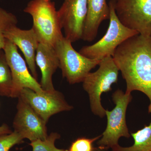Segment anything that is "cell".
<instances>
[{
	"label": "cell",
	"instance_id": "7a4b0ae2",
	"mask_svg": "<svg viewBox=\"0 0 151 151\" xmlns=\"http://www.w3.org/2000/svg\"><path fill=\"white\" fill-rule=\"evenodd\" d=\"M95 72L89 73L82 81L83 89L89 95L91 111L100 118L105 116L106 110L101 103L103 93L112 90V85L118 81L119 69L112 56L101 60Z\"/></svg>",
	"mask_w": 151,
	"mask_h": 151
},
{
	"label": "cell",
	"instance_id": "d4e9b609",
	"mask_svg": "<svg viewBox=\"0 0 151 151\" xmlns=\"http://www.w3.org/2000/svg\"><path fill=\"white\" fill-rule=\"evenodd\" d=\"M0 1H1V0H0Z\"/></svg>",
	"mask_w": 151,
	"mask_h": 151
},
{
	"label": "cell",
	"instance_id": "3957f363",
	"mask_svg": "<svg viewBox=\"0 0 151 151\" xmlns=\"http://www.w3.org/2000/svg\"><path fill=\"white\" fill-rule=\"evenodd\" d=\"M31 16L33 29L40 43L54 47L63 37L58 11L53 2L32 0L24 10Z\"/></svg>",
	"mask_w": 151,
	"mask_h": 151
},
{
	"label": "cell",
	"instance_id": "ac0fdd59",
	"mask_svg": "<svg viewBox=\"0 0 151 151\" xmlns=\"http://www.w3.org/2000/svg\"><path fill=\"white\" fill-rule=\"evenodd\" d=\"M60 138V135L56 132H52L44 140L38 139L31 142L29 145L32 151H68L67 150L58 148L55 142Z\"/></svg>",
	"mask_w": 151,
	"mask_h": 151
},
{
	"label": "cell",
	"instance_id": "ba28073f",
	"mask_svg": "<svg viewBox=\"0 0 151 151\" xmlns=\"http://www.w3.org/2000/svg\"><path fill=\"white\" fill-rule=\"evenodd\" d=\"M7 62L10 69L12 78V98H18L22 89L29 88L37 93L42 94L44 90L37 80L30 73L27 63L19 53L17 47L9 40L6 39L3 49Z\"/></svg>",
	"mask_w": 151,
	"mask_h": 151
},
{
	"label": "cell",
	"instance_id": "2e32d148",
	"mask_svg": "<svg viewBox=\"0 0 151 151\" xmlns=\"http://www.w3.org/2000/svg\"><path fill=\"white\" fill-rule=\"evenodd\" d=\"M12 78L4 50H0V95L10 97L12 91Z\"/></svg>",
	"mask_w": 151,
	"mask_h": 151
},
{
	"label": "cell",
	"instance_id": "30bf717a",
	"mask_svg": "<svg viewBox=\"0 0 151 151\" xmlns=\"http://www.w3.org/2000/svg\"><path fill=\"white\" fill-rule=\"evenodd\" d=\"M57 11L65 37L72 43L82 39L87 13V0H64Z\"/></svg>",
	"mask_w": 151,
	"mask_h": 151
},
{
	"label": "cell",
	"instance_id": "9a60e30c",
	"mask_svg": "<svg viewBox=\"0 0 151 151\" xmlns=\"http://www.w3.org/2000/svg\"><path fill=\"white\" fill-rule=\"evenodd\" d=\"M148 111L151 113V103L149 105ZM131 135L134 140L132 146L122 147L119 145L112 149V151H151V122L149 126L131 133Z\"/></svg>",
	"mask_w": 151,
	"mask_h": 151
},
{
	"label": "cell",
	"instance_id": "9c48e42d",
	"mask_svg": "<svg viewBox=\"0 0 151 151\" xmlns=\"http://www.w3.org/2000/svg\"><path fill=\"white\" fill-rule=\"evenodd\" d=\"M19 97L30 105L46 123L53 115L71 111L73 108L67 103L63 94L55 89L40 94L25 88L22 89Z\"/></svg>",
	"mask_w": 151,
	"mask_h": 151
},
{
	"label": "cell",
	"instance_id": "5b68a950",
	"mask_svg": "<svg viewBox=\"0 0 151 151\" xmlns=\"http://www.w3.org/2000/svg\"><path fill=\"white\" fill-rule=\"evenodd\" d=\"M112 99L115 108L111 111L106 110L107 127L97 143L99 148L102 150L113 149L119 145L120 138H129L131 136L126 122V113L132 100V94L118 89L113 93Z\"/></svg>",
	"mask_w": 151,
	"mask_h": 151
},
{
	"label": "cell",
	"instance_id": "277c9868",
	"mask_svg": "<svg viewBox=\"0 0 151 151\" xmlns=\"http://www.w3.org/2000/svg\"><path fill=\"white\" fill-rule=\"evenodd\" d=\"M108 5L110 9V23L105 35L96 43L83 47L79 50L80 54L87 58L101 60L107 57H113L120 45L128 39L139 34L121 22L116 15L112 0H110Z\"/></svg>",
	"mask_w": 151,
	"mask_h": 151
},
{
	"label": "cell",
	"instance_id": "7c38bea8",
	"mask_svg": "<svg viewBox=\"0 0 151 151\" xmlns=\"http://www.w3.org/2000/svg\"><path fill=\"white\" fill-rule=\"evenodd\" d=\"M4 35L6 39L21 50L31 73L37 80L35 57L40 41L32 28L28 30H23L15 26L7 30Z\"/></svg>",
	"mask_w": 151,
	"mask_h": 151
},
{
	"label": "cell",
	"instance_id": "44dd1931",
	"mask_svg": "<svg viewBox=\"0 0 151 151\" xmlns=\"http://www.w3.org/2000/svg\"><path fill=\"white\" fill-rule=\"evenodd\" d=\"M12 132L10 129L6 124H4L0 126V136L10 134Z\"/></svg>",
	"mask_w": 151,
	"mask_h": 151
},
{
	"label": "cell",
	"instance_id": "8fae6325",
	"mask_svg": "<svg viewBox=\"0 0 151 151\" xmlns=\"http://www.w3.org/2000/svg\"><path fill=\"white\" fill-rule=\"evenodd\" d=\"M13 121L14 131L30 142L44 140L48 137L47 123L30 105L19 97Z\"/></svg>",
	"mask_w": 151,
	"mask_h": 151
},
{
	"label": "cell",
	"instance_id": "4fadbf2b",
	"mask_svg": "<svg viewBox=\"0 0 151 151\" xmlns=\"http://www.w3.org/2000/svg\"><path fill=\"white\" fill-rule=\"evenodd\" d=\"M35 62L42 74L40 84L45 91L55 90L52 77L57 68L59 61L53 46L40 43L36 53Z\"/></svg>",
	"mask_w": 151,
	"mask_h": 151
},
{
	"label": "cell",
	"instance_id": "52a82bcc",
	"mask_svg": "<svg viewBox=\"0 0 151 151\" xmlns=\"http://www.w3.org/2000/svg\"><path fill=\"white\" fill-rule=\"evenodd\" d=\"M116 15L126 27L151 36V0H112Z\"/></svg>",
	"mask_w": 151,
	"mask_h": 151
},
{
	"label": "cell",
	"instance_id": "e0dca14e",
	"mask_svg": "<svg viewBox=\"0 0 151 151\" xmlns=\"http://www.w3.org/2000/svg\"><path fill=\"white\" fill-rule=\"evenodd\" d=\"M17 22L15 15L0 7V50H3L5 45L4 33L11 28L17 26Z\"/></svg>",
	"mask_w": 151,
	"mask_h": 151
},
{
	"label": "cell",
	"instance_id": "7402d4cb",
	"mask_svg": "<svg viewBox=\"0 0 151 151\" xmlns=\"http://www.w3.org/2000/svg\"><path fill=\"white\" fill-rule=\"evenodd\" d=\"M100 150V149L99 148H94V150L92 151H99Z\"/></svg>",
	"mask_w": 151,
	"mask_h": 151
},
{
	"label": "cell",
	"instance_id": "6da1fadb",
	"mask_svg": "<svg viewBox=\"0 0 151 151\" xmlns=\"http://www.w3.org/2000/svg\"><path fill=\"white\" fill-rule=\"evenodd\" d=\"M113 57L126 81V92H143L151 103V36L138 34L128 39Z\"/></svg>",
	"mask_w": 151,
	"mask_h": 151
},
{
	"label": "cell",
	"instance_id": "8992f818",
	"mask_svg": "<svg viewBox=\"0 0 151 151\" xmlns=\"http://www.w3.org/2000/svg\"><path fill=\"white\" fill-rule=\"evenodd\" d=\"M63 77L70 84L82 82L91 70L101 60L83 56L73 48L72 42L63 36L54 47Z\"/></svg>",
	"mask_w": 151,
	"mask_h": 151
},
{
	"label": "cell",
	"instance_id": "603a6c76",
	"mask_svg": "<svg viewBox=\"0 0 151 151\" xmlns=\"http://www.w3.org/2000/svg\"><path fill=\"white\" fill-rule=\"evenodd\" d=\"M42 1H50L51 0H42Z\"/></svg>",
	"mask_w": 151,
	"mask_h": 151
},
{
	"label": "cell",
	"instance_id": "ffe728a7",
	"mask_svg": "<svg viewBox=\"0 0 151 151\" xmlns=\"http://www.w3.org/2000/svg\"><path fill=\"white\" fill-rule=\"evenodd\" d=\"M102 135L89 139L85 137L78 138L71 144L68 151H92L94 150L93 144L95 141L99 139Z\"/></svg>",
	"mask_w": 151,
	"mask_h": 151
},
{
	"label": "cell",
	"instance_id": "5bb4252c",
	"mask_svg": "<svg viewBox=\"0 0 151 151\" xmlns=\"http://www.w3.org/2000/svg\"><path fill=\"white\" fill-rule=\"evenodd\" d=\"M110 17V7L106 0H87V13L82 40L87 42L94 40L102 22L109 19Z\"/></svg>",
	"mask_w": 151,
	"mask_h": 151
},
{
	"label": "cell",
	"instance_id": "d6986e66",
	"mask_svg": "<svg viewBox=\"0 0 151 151\" xmlns=\"http://www.w3.org/2000/svg\"><path fill=\"white\" fill-rule=\"evenodd\" d=\"M24 138L14 131L10 134L0 136V151H9L13 146L22 142Z\"/></svg>",
	"mask_w": 151,
	"mask_h": 151
},
{
	"label": "cell",
	"instance_id": "cb8c5ba5",
	"mask_svg": "<svg viewBox=\"0 0 151 151\" xmlns=\"http://www.w3.org/2000/svg\"><path fill=\"white\" fill-rule=\"evenodd\" d=\"M100 149V150L99 151H105V150H102V149Z\"/></svg>",
	"mask_w": 151,
	"mask_h": 151
}]
</instances>
